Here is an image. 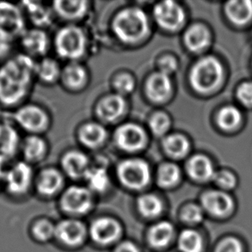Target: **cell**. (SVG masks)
Returning <instances> with one entry per match:
<instances>
[{
	"instance_id": "6da1fadb",
	"label": "cell",
	"mask_w": 252,
	"mask_h": 252,
	"mask_svg": "<svg viewBox=\"0 0 252 252\" xmlns=\"http://www.w3.org/2000/svg\"><path fill=\"white\" fill-rule=\"evenodd\" d=\"M35 63L25 55H11L0 63V107L10 110L18 108L26 98L33 77Z\"/></svg>"
},
{
	"instance_id": "7a4b0ae2",
	"label": "cell",
	"mask_w": 252,
	"mask_h": 252,
	"mask_svg": "<svg viewBox=\"0 0 252 252\" xmlns=\"http://www.w3.org/2000/svg\"><path fill=\"white\" fill-rule=\"evenodd\" d=\"M113 29L117 37L125 42L140 41L147 34V17L139 8H127L116 16Z\"/></svg>"
},
{
	"instance_id": "3957f363",
	"label": "cell",
	"mask_w": 252,
	"mask_h": 252,
	"mask_svg": "<svg viewBox=\"0 0 252 252\" xmlns=\"http://www.w3.org/2000/svg\"><path fill=\"white\" fill-rule=\"evenodd\" d=\"M223 68L218 60L205 57L194 65L190 73L192 86L197 92L207 93L218 87L221 83Z\"/></svg>"
},
{
	"instance_id": "277c9868",
	"label": "cell",
	"mask_w": 252,
	"mask_h": 252,
	"mask_svg": "<svg viewBox=\"0 0 252 252\" xmlns=\"http://www.w3.org/2000/svg\"><path fill=\"white\" fill-rule=\"evenodd\" d=\"M33 180V170L24 160L16 161L6 166L3 178V189L10 196H21L26 194Z\"/></svg>"
},
{
	"instance_id": "5b68a950",
	"label": "cell",
	"mask_w": 252,
	"mask_h": 252,
	"mask_svg": "<svg viewBox=\"0 0 252 252\" xmlns=\"http://www.w3.org/2000/svg\"><path fill=\"white\" fill-rule=\"evenodd\" d=\"M10 119L17 128L35 134L45 129L48 125L46 113L34 104H22L11 113Z\"/></svg>"
},
{
	"instance_id": "8992f818",
	"label": "cell",
	"mask_w": 252,
	"mask_h": 252,
	"mask_svg": "<svg viewBox=\"0 0 252 252\" xmlns=\"http://www.w3.org/2000/svg\"><path fill=\"white\" fill-rule=\"evenodd\" d=\"M20 133L10 118L0 120V164L8 166L20 153Z\"/></svg>"
},
{
	"instance_id": "52a82bcc",
	"label": "cell",
	"mask_w": 252,
	"mask_h": 252,
	"mask_svg": "<svg viewBox=\"0 0 252 252\" xmlns=\"http://www.w3.org/2000/svg\"><path fill=\"white\" fill-rule=\"evenodd\" d=\"M117 175L120 181L126 187L140 189L147 186L150 181V168L141 159H127L120 164Z\"/></svg>"
},
{
	"instance_id": "ba28073f",
	"label": "cell",
	"mask_w": 252,
	"mask_h": 252,
	"mask_svg": "<svg viewBox=\"0 0 252 252\" xmlns=\"http://www.w3.org/2000/svg\"><path fill=\"white\" fill-rule=\"evenodd\" d=\"M201 201L205 213H208L215 218L225 220L234 215L235 201L225 191H208L202 194Z\"/></svg>"
},
{
	"instance_id": "9c48e42d",
	"label": "cell",
	"mask_w": 252,
	"mask_h": 252,
	"mask_svg": "<svg viewBox=\"0 0 252 252\" xmlns=\"http://www.w3.org/2000/svg\"><path fill=\"white\" fill-rule=\"evenodd\" d=\"M25 28L22 7L8 2H0V34L15 41L26 31Z\"/></svg>"
},
{
	"instance_id": "30bf717a",
	"label": "cell",
	"mask_w": 252,
	"mask_h": 252,
	"mask_svg": "<svg viewBox=\"0 0 252 252\" xmlns=\"http://www.w3.org/2000/svg\"><path fill=\"white\" fill-rule=\"evenodd\" d=\"M55 45L62 57L79 58L85 51V35L79 28L68 26L59 32Z\"/></svg>"
},
{
	"instance_id": "8fae6325",
	"label": "cell",
	"mask_w": 252,
	"mask_h": 252,
	"mask_svg": "<svg viewBox=\"0 0 252 252\" xmlns=\"http://www.w3.org/2000/svg\"><path fill=\"white\" fill-rule=\"evenodd\" d=\"M154 12L158 24L168 31H175L181 27L185 19L184 10L172 1L158 3Z\"/></svg>"
},
{
	"instance_id": "7c38bea8",
	"label": "cell",
	"mask_w": 252,
	"mask_h": 252,
	"mask_svg": "<svg viewBox=\"0 0 252 252\" xmlns=\"http://www.w3.org/2000/svg\"><path fill=\"white\" fill-rule=\"evenodd\" d=\"M115 139L118 147L126 152H136L142 149L147 141L144 130L132 123L120 126L116 130Z\"/></svg>"
},
{
	"instance_id": "4fadbf2b",
	"label": "cell",
	"mask_w": 252,
	"mask_h": 252,
	"mask_svg": "<svg viewBox=\"0 0 252 252\" xmlns=\"http://www.w3.org/2000/svg\"><path fill=\"white\" fill-rule=\"evenodd\" d=\"M92 204V194L85 188H69L62 196V208L71 214H85L91 209Z\"/></svg>"
},
{
	"instance_id": "5bb4252c",
	"label": "cell",
	"mask_w": 252,
	"mask_h": 252,
	"mask_svg": "<svg viewBox=\"0 0 252 252\" xmlns=\"http://www.w3.org/2000/svg\"><path fill=\"white\" fill-rule=\"evenodd\" d=\"M121 233V225L116 220L100 218L95 220L91 226V235L95 242L107 245L118 239Z\"/></svg>"
},
{
	"instance_id": "9a60e30c",
	"label": "cell",
	"mask_w": 252,
	"mask_h": 252,
	"mask_svg": "<svg viewBox=\"0 0 252 252\" xmlns=\"http://www.w3.org/2000/svg\"><path fill=\"white\" fill-rule=\"evenodd\" d=\"M85 225L76 220H65L55 226V236L68 246H78L85 239Z\"/></svg>"
},
{
	"instance_id": "2e32d148",
	"label": "cell",
	"mask_w": 252,
	"mask_h": 252,
	"mask_svg": "<svg viewBox=\"0 0 252 252\" xmlns=\"http://www.w3.org/2000/svg\"><path fill=\"white\" fill-rule=\"evenodd\" d=\"M19 39L25 55L30 57L44 55L48 50V36L45 32L39 29L26 30Z\"/></svg>"
},
{
	"instance_id": "e0dca14e",
	"label": "cell",
	"mask_w": 252,
	"mask_h": 252,
	"mask_svg": "<svg viewBox=\"0 0 252 252\" xmlns=\"http://www.w3.org/2000/svg\"><path fill=\"white\" fill-rule=\"evenodd\" d=\"M172 90L170 76L158 72L151 76L147 84V94L154 102H160L167 98Z\"/></svg>"
},
{
	"instance_id": "ac0fdd59",
	"label": "cell",
	"mask_w": 252,
	"mask_h": 252,
	"mask_svg": "<svg viewBox=\"0 0 252 252\" xmlns=\"http://www.w3.org/2000/svg\"><path fill=\"white\" fill-rule=\"evenodd\" d=\"M125 105V100L120 94L108 95L99 103L96 113L101 119L112 122L123 115Z\"/></svg>"
},
{
	"instance_id": "d6986e66",
	"label": "cell",
	"mask_w": 252,
	"mask_h": 252,
	"mask_svg": "<svg viewBox=\"0 0 252 252\" xmlns=\"http://www.w3.org/2000/svg\"><path fill=\"white\" fill-rule=\"evenodd\" d=\"M188 173L193 179L200 182L213 180L215 171L211 161L202 155L191 158L187 164Z\"/></svg>"
},
{
	"instance_id": "ffe728a7",
	"label": "cell",
	"mask_w": 252,
	"mask_h": 252,
	"mask_svg": "<svg viewBox=\"0 0 252 252\" xmlns=\"http://www.w3.org/2000/svg\"><path fill=\"white\" fill-rule=\"evenodd\" d=\"M46 152V144L41 137L31 134L22 140L20 154L24 158V161L28 164L34 163L41 159Z\"/></svg>"
},
{
	"instance_id": "44dd1931",
	"label": "cell",
	"mask_w": 252,
	"mask_h": 252,
	"mask_svg": "<svg viewBox=\"0 0 252 252\" xmlns=\"http://www.w3.org/2000/svg\"><path fill=\"white\" fill-rule=\"evenodd\" d=\"M88 164L87 157L79 152H70L62 159L64 170L72 178L85 177L89 170Z\"/></svg>"
},
{
	"instance_id": "7402d4cb",
	"label": "cell",
	"mask_w": 252,
	"mask_h": 252,
	"mask_svg": "<svg viewBox=\"0 0 252 252\" xmlns=\"http://www.w3.org/2000/svg\"><path fill=\"white\" fill-rule=\"evenodd\" d=\"M225 11L232 23L244 25L252 19V2L249 0L231 1L226 4Z\"/></svg>"
},
{
	"instance_id": "603a6c76",
	"label": "cell",
	"mask_w": 252,
	"mask_h": 252,
	"mask_svg": "<svg viewBox=\"0 0 252 252\" xmlns=\"http://www.w3.org/2000/svg\"><path fill=\"white\" fill-rule=\"evenodd\" d=\"M63 179L62 175L54 169L41 171L36 180V189L40 194L51 195L62 187Z\"/></svg>"
},
{
	"instance_id": "cb8c5ba5",
	"label": "cell",
	"mask_w": 252,
	"mask_h": 252,
	"mask_svg": "<svg viewBox=\"0 0 252 252\" xmlns=\"http://www.w3.org/2000/svg\"><path fill=\"white\" fill-rule=\"evenodd\" d=\"M174 234L173 225L168 221L158 222L152 226L148 232V241L154 248L167 246Z\"/></svg>"
},
{
	"instance_id": "d4e9b609",
	"label": "cell",
	"mask_w": 252,
	"mask_h": 252,
	"mask_svg": "<svg viewBox=\"0 0 252 252\" xmlns=\"http://www.w3.org/2000/svg\"><path fill=\"white\" fill-rule=\"evenodd\" d=\"M210 34L207 28L196 24L187 31L185 34V43L191 51L200 52L208 47Z\"/></svg>"
},
{
	"instance_id": "484cf974",
	"label": "cell",
	"mask_w": 252,
	"mask_h": 252,
	"mask_svg": "<svg viewBox=\"0 0 252 252\" xmlns=\"http://www.w3.org/2000/svg\"><path fill=\"white\" fill-rule=\"evenodd\" d=\"M79 136L86 147H96L105 140L106 130L96 123H88L81 128Z\"/></svg>"
},
{
	"instance_id": "4316f807",
	"label": "cell",
	"mask_w": 252,
	"mask_h": 252,
	"mask_svg": "<svg viewBox=\"0 0 252 252\" xmlns=\"http://www.w3.org/2000/svg\"><path fill=\"white\" fill-rule=\"evenodd\" d=\"M178 246L182 252H202L203 240L199 232L192 229H186L181 232Z\"/></svg>"
},
{
	"instance_id": "83f0119b",
	"label": "cell",
	"mask_w": 252,
	"mask_h": 252,
	"mask_svg": "<svg viewBox=\"0 0 252 252\" xmlns=\"http://www.w3.org/2000/svg\"><path fill=\"white\" fill-rule=\"evenodd\" d=\"M31 22L36 26L41 27L48 25L51 21V15L49 10L36 2H24L22 3Z\"/></svg>"
},
{
	"instance_id": "f1b7e54d",
	"label": "cell",
	"mask_w": 252,
	"mask_h": 252,
	"mask_svg": "<svg viewBox=\"0 0 252 252\" xmlns=\"http://www.w3.org/2000/svg\"><path fill=\"white\" fill-rule=\"evenodd\" d=\"M163 147L170 157L180 158L187 154L189 145L185 137L180 134H172L164 139Z\"/></svg>"
},
{
	"instance_id": "f546056e",
	"label": "cell",
	"mask_w": 252,
	"mask_h": 252,
	"mask_svg": "<svg viewBox=\"0 0 252 252\" xmlns=\"http://www.w3.org/2000/svg\"><path fill=\"white\" fill-rule=\"evenodd\" d=\"M55 9L62 17L78 18L82 17L87 9L86 1H56Z\"/></svg>"
},
{
	"instance_id": "4dcf8cb0",
	"label": "cell",
	"mask_w": 252,
	"mask_h": 252,
	"mask_svg": "<svg viewBox=\"0 0 252 252\" xmlns=\"http://www.w3.org/2000/svg\"><path fill=\"white\" fill-rule=\"evenodd\" d=\"M138 209L141 215L147 218H154L160 215L163 205L160 200L154 194L141 195L138 199Z\"/></svg>"
},
{
	"instance_id": "1f68e13d",
	"label": "cell",
	"mask_w": 252,
	"mask_h": 252,
	"mask_svg": "<svg viewBox=\"0 0 252 252\" xmlns=\"http://www.w3.org/2000/svg\"><path fill=\"white\" fill-rule=\"evenodd\" d=\"M242 115L233 106H226L219 112L217 116V122L219 126L224 130H232L239 126L241 123Z\"/></svg>"
},
{
	"instance_id": "d6a6232c",
	"label": "cell",
	"mask_w": 252,
	"mask_h": 252,
	"mask_svg": "<svg viewBox=\"0 0 252 252\" xmlns=\"http://www.w3.org/2000/svg\"><path fill=\"white\" fill-rule=\"evenodd\" d=\"M60 73V67L55 61L52 59H44L35 65V75L43 82L51 83L57 79Z\"/></svg>"
},
{
	"instance_id": "836d02e7",
	"label": "cell",
	"mask_w": 252,
	"mask_h": 252,
	"mask_svg": "<svg viewBox=\"0 0 252 252\" xmlns=\"http://www.w3.org/2000/svg\"><path fill=\"white\" fill-rule=\"evenodd\" d=\"M180 176V170L176 164H164L158 170V183L161 187H172L178 183Z\"/></svg>"
},
{
	"instance_id": "e575fe53",
	"label": "cell",
	"mask_w": 252,
	"mask_h": 252,
	"mask_svg": "<svg viewBox=\"0 0 252 252\" xmlns=\"http://www.w3.org/2000/svg\"><path fill=\"white\" fill-rule=\"evenodd\" d=\"M85 178L87 181L89 186L95 191H104L109 186L108 174L106 170L102 168L89 169Z\"/></svg>"
},
{
	"instance_id": "d590c367",
	"label": "cell",
	"mask_w": 252,
	"mask_h": 252,
	"mask_svg": "<svg viewBox=\"0 0 252 252\" xmlns=\"http://www.w3.org/2000/svg\"><path fill=\"white\" fill-rule=\"evenodd\" d=\"M86 78L85 70L83 66L72 63L69 64L64 71V79L66 85L71 88H79L83 85Z\"/></svg>"
},
{
	"instance_id": "8d00e7d4",
	"label": "cell",
	"mask_w": 252,
	"mask_h": 252,
	"mask_svg": "<svg viewBox=\"0 0 252 252\" xmlns=\"http://www.w3.org/2000/svg\"><path fill=\"white\" fill-rule=\"evenodd\" d=\"M32 234L38 241H48L55 235V226L48 220H39L32 226Z\"/></svg>"
},
{
	"instance_id": "74e56055",
	"label": "cell",
	"mask_w": 252,
	"mask_h": 252,
	"mask_svg": "<svg viewBox=\"0 0 252 252\" xmlns=\"http://www.w3.org/2000/svg\"><path fill=\"white\" fill-rule=\"evenodd\" d=\"M215 252H246V247L241 239L235 236H227L217 244Z\"/></svg>"
},
{
	"instance_id": "f35d334b",
	"label": "cell",
	"mask_w": 252,
	"mask_h": 252,
	"mask_svg": "<svg viewBox=\"0 0 252 252\" xmlns=\"http://www.w3.org/2000/svg\"><path fill=\"white\" fill-rule=\"evenodd\" d=\"M205 212L201 206L189 204L183 209L181 217L183 220L189 224H200L204 220Z\"/></svg>"
},
{
	"instance_id": "ab89813d",
	"label": "cell",
	"mask_w": 252,
	"mask_h": 252,
	"mask_svg": "<svg viewBox=\"0 0 252 252\" xmlns=\"http://www.w3.org/2000/svg\"><path fill=\"white\" fill-rule=\"evenodd\" d=\"M170 126V118L164 113H157L151 118V130L157 136L164 135L169 130Z\"/></svg>"
},
{
	"instance_id": "60d3db41",
	"label": "cell",
	"mask_w": 252,
	"mask_h": 252,
	"mask_svg": "<svg viewBox=\"0 0 252 252\" xmlns=\"http://www.w3.org/2000/svg\"><path fill=\"white\" fill-rule=\"evenodd\" d=\"M213 180L215 181L216 184L223 191L232 190L236 187L237 184L235 176L232 172L226 170L215 172Z\"/></svg>"
},
{
	"instance_id": "b9f144b4",
	"label": "cell",
	"mask_w": 252,
	"mask_h": 252,
	"mask_svg": "<svg viewBox=\"0 0 252 252\" xmlns=\"http://www.w3.org/2000/svg\"><path fill=\"white\" fill-rule=\"evenodd\" d=\"M115 86L120 94L126 95L134 89V80L128 74H123L116 79Z\"/></svg>"
},
{
	"instance_id": "7bdbcfd3",
	"label": "cell",
	"mask_w": 252,
	"mask_h": 252,
	"mask_svg": "<svg viewBox=\"0 0 252 252\" xmlns=\"http://www.w3.org/2000/svg\"><path fill=\"white\" fill-rule=\"evenodd\" d=\"M237 95L244 105L252 107V83H245L240 85Z\"/></svg>"
},
{
	"instance_id": "ee69618b",
	"label": "cell",
	"mask_w": 252,
	"mask_h": 252,
	"mask_svg": "<svg viewBox=\"0 0 252 252\" xmlns=\"http://www.w3.org/2000/svg\"><path fill=\"white\" fill-rule=\"evenodd\" d=\"M15 41L0 34V63L10 57V53L12 50V45Z\"/></svg>"
},
{
	"instance_id": "f6af8a7d",
	"label": "cell",
	"mask_w": 252,
	"mask_h": 252,
	"mask_svg": "<svg viewBox=\"0 0 252 252\" xmlns=\"http://www.w3.org/2000/svg\"><path fill=\"white\" fill-rule=\"evenodd\" d=\"M159 68L160 72L165 75L170 76L177 71V61L171 56H165L159 62Z\"/></svg>"
},
{
	"instance_id": "bcb514c9",
	"label": "cell",
	"mask_w": 252,
	"mask_h": 252,
	"mask_svg": "<svg viewBox=\"0 0 252 252\" xmlns=\"http://www.w3.org/2000/svg\"><path fill=\"white\" fill-rule=\"evenodd\" d=\"M115 252H140L139 249L133 243L130 241H124L121 243L119 246L116 247Z\"/></svg>"
},
{
	"instance_id": "7dc6e473",
	"label": "cell",
	"mask_w": 252,
	"mask_h": 252,
	"mask_svg": "<svg viewBox=\"0 0 252 252\" xmlns=\"http://www.w3.org/2000/svg\"><path fill=\"white\" fill-rule=\"evenodd\" d=\"M5 169L6 166H3L0 164V189H3V178H4V174H5Z\"/></svg>"
}]
</instances>
